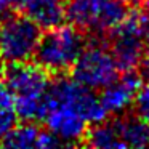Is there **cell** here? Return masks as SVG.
Masks as SVG:
<instances>
[{
	"instance_id": "obj_4",
	"label": "cell",
	"mask_w": 149,
	"mask_h": 149,
	"mask_svg": "<svg viewBox=\"0 0 149 149\" xmlns=\"http://www.w3.org/2000/svg\"><path fill=\"white\" fill-rule=\"evenodd\" d=\"M42 37L40 27L27 16H10L0 21V63L29 61Z\"/></svg>"
},
{
	"instance_id": "obj_18",
	"label": "cell",
	"mask_w": 149,
	"mask_h": 149,
	"mask_svg": "<svg viewBox=\"0 0 149 149\" xmlns=\"http://www.w3.org/2000/svg\"><path fill=\"white\" fill-rule=\"evenodd\" d=\"M139 77H141V82H146V84H149V56H144L143 58V61L139 63Z\"/></svg>"
},
{
	"instance_id": "obj_1",
	"label": "cell",
	"mask_w": 149,
	"mask_h": 149,
	"mask_svg": "<svg viewBox=\"0 0 149 149\" xmlns=\"http://www.w3.org/2000/svg\"><path fill=\"white\" fill-rule=\"evenodd\" d=\"M85 48L80 29L71 26H58L42 34L34 58L48 74H64L75 64Z\"/></svg>"
},
{
	"instance_id": "obj_2",
	"label": "cell",
	"mask_w": 149,
	"mask_h": 149,
	"mask_svg": "<svg viewBox=\"0 0 149 149\" xmlns=\"http://www.w3.org/2000/svg\"><path fill=\"white\" fill-rule=\"evenodd\" d=\"M125 0H69L66 19L91 34L111 32L130 15Z\"/></svg>"
},
{
	"instance_id": "obj_12",
	"label": "cell",
	"mask_w": 149,
	"mask_h": 149,
	"mask_svg": "<svg viewBox=\"0 0 149 149\" xmlns=\"http://www.w3.org/2000/svg\"><path fill=\"white\" fill-rule=\"evenodd\" d=\"M84 143L96 149H123L114 122H106V120L93 123V127L87 130Z\"/></svg>"
},
{
	"instance_id": "obj_16",
	"label": "cell",
	"mask_w": 149,
	"mask_h": 149,
	"mask_svg": "<svg viewBox=\"0 0 149 149\" xmlns=\"http://www.w3.org/2000/svg\"><path fill=\"white\" fill-rule=\"evenodd\" d=\"M13 107V95L10 93L5 82L0 80V111Z\"/></svg>"
},
{
	"instance_id": "obj_17",
	"label": "cell",
	"mask_w": 149,
	"mask_h": 149,
	"mask_svg": "<svg viewBox=\"0 0 149 149\" xmlns=\"http://www.w3.org/2000/svg\"><path fill=\"white\" fill-rule=\"evenodd\" d=\"M139 26H141L143 36H144L146 43H148V47H149V5H148V8L144 10V13L139 16Z\"/></svg>"
},
{
	"instance_id": "obj_5",
	"label": "cell",
	"mask_w": 149,
	"mask_h": 149,
	"mask_svg": "<svg viewBox=\"0 0 149 149\" xmlns=\"http://www.w3.org/2000/svg\"><path fill=\"white\" fill-rule=\"evenodd\" d=\"M119 71L112 53L100 43H91L72 66V79L91 90H103L119 77Z\"/></svg>"
},
{
	"instance_id": "obj_3",
	"label": "cell",
	"mask_w": 149,
	"mask_h": 149,
	"mask_svg": "<svg viewBox=\"0 0 149 149\" xmlns=\"http://www.w3.org/2000/svg\"><path fill=\"white\" fill-rule=\"evenodd\" d=\"M48 111L55 106H69L77 111L87 123H98L106 120L107 111L91 88L79 84L75 79L58 77L50 82L45 91Z\"/></svg>"
},
{
	"instance_id": "obj_20",
	"label": "cell",
	"mask_w": 149,
	"mask_h": 149,
	"mask_svg": "<svg viewBox=\"0 0 149 149\" xmlns=\"http://www.w3.org/2000/svg\"><path fill=\"white\" fill-rule=\"evenodd\" d=\"M128 5H141V3H144L146 0H125Z\"/></svg>"
},
{
	"instance_id": "obj_11",
	"label": "cell",
	"mask_w": 149,
	"mask_h": 149,
	"mask_svg": "<svg viewBox=\"0 0 149 149\" xmlns=\"http://www.w3.org/2000/svg\"><path fill=\"white\" fill-rule=\"evenodd\" d=\"M112 122L123 149L149 146V123H146L138 114L117 117Z\"/></svg>"
},
{
	"instance_id": "obj_10",
	"label": "cell",
	"mask_w": 149,
	"mask_h": 149,
	"mask_svg": "<svg viewBox=\"0 0 149 149\" xmlns=\"http://www.w3.org/2000/svg\"><path fill=\"white\" fill-rule=\"evenodd\" d=\"M21 8L40 29L58 27L66 19L64 0H24Z\"/></svg>"
},
{
	"instance_id": "obj_14",
	"label": "cell",
	"mask_w": 149,
	"mask_h": 149,
	"mask_svg": "<svg viewBox=\"0 0 149 149\" xmlns=\"http://www.w3.org/2000/svg\"><path fill=\"white\" fill-rule=\"evenodd\" d=\"M135 111L146 123H149V84L139 88L135 96Z\"/></svg>"
},
{
	"instance_id": "obj_15",
	"label": "cell",
	"mask_w": 149,
	"mask_h": 149,
	"mask_svg": "<svg viewBox=\"0 0 149 149\" xmlns=\"http://www.w3.org/2000/svg\"><path fill=\"white\" fill-rule=\"evenodd\" d=\"M16 119H18V116L13 111V107L0 111V144L5 139V136L10 133V130L16 125Z\"/></svg>"
},
{
	"instance_id": "obj_9",
	"label": "cell",
	"mask_w": 149,
	"mask_h": 149,
	"mask_svg": "<svg viewBox=\"0 0 149 149\" xmlns=\"http://www.w3.org/2000/svg\"><path fill=\"white\" fill-rule=\"evenodd\" d=\"M141 85L139 74L133 71H123L120 77L112 80L103 88L100 100L107 114H122L135 101V96Z\"/></svg>"
},
{
	"instance_id": "obj_13",
	"label": "cell",
	"mask_w": 149,
	"mask_h": 149,
	"mask_svg": "<svg viewBox=\"0 0 149 149\" xmlns=\"http://www.w3.org/2000/svg\"><path fill=\"white\" fill-rule=\"evenodd\" d=\"M40 135H42V128H39L32 122H24L21 125H15L10 130V133L2 141V146L13 149L40 148Z\"/></svg>"
},
{
	"instance_id": "obj_7",
	"label": "cell",
	"mask_w": 149,
	"mask_h": 149,
	"mask_svg": "<svg viewBox=\"0 0 149 149\" xmlns=\"http://www.w3.org/2000/svg\"><path fill=\"white\" fill-rule=\"evenodd\" d=\"M3 82L13 100L16 98H40L48 88V72L37 63H13L3 68Z\"/></svg>"
},
{
	"instance_id": "obj_19",
	"label": "cell",
	"mask_w": 149,
	"mask_h": 149,
	"mask_svg": "<svg viewBox=\"0 0 149 149\" xmlns=\"http://www.w3.org/2000/svg\"><path fill=\"white\" fill-rule=\"evenodd\" d=\"M24 0H0V3L3 5L5 8H8V10H16V8H21V5H23Z\"/></svg>"
},
{
	"instance_id": "obj_8",
	"label": "cell",
	"mask_w": 149,
	"mask_h": 149,
	"mask_svg": "<svg viewBox=\"0 0 149 149\" xmlns=\"http://www.w3.org/2000/svg\"><path fill=\"white\" fill-rule=\"evenodd\" d=\"M47 128L63 143V144H77L82 143L87 135L85 119L69 106H55L45 116Z\"/></svg>"
},
{
	"instance_id": "obj_6",
	"label": "cell",
	"mask_w": 149,
	"mask_h": 149,
	"mask_svg": "<svg viewBox=\"0 0 149 149\" xmlns=\"http://www.w3.org/2000/svg\"><path fill=\"white\" fill-rule=\"evenodd\" d=\"M146 39L143 36L139 18L128 15L111 31V53L120 71H133L146 56Z\"/></svg>"
}]
</instances>
